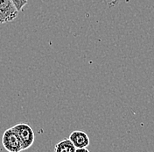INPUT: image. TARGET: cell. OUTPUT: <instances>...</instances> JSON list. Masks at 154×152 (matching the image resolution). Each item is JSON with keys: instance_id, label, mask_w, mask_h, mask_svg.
<instances>
[{"instance_id": "4", "label": "cell", "mask_w": 154, "mask_h": 152, "mask_svg": "<svg viewBox=\"0 0 154 152\" xmlns=\"http://www.w3.org/2000/svg\"><path fill=\"white\" fill-rule=\"evenodd\" d=\"M69 139L76 149L87 148L90 143L88 135L82 130H75L72 132L69 135Z\"/></svg>"}, {"instance_id": "1", "label": "cell", "mask_w": 154, "mask_h": 152, "mask_svg": "<svg viewBox=\"0 0 154 152\" xmlns=\"http://www.w3.org/2000/svg\"><path fill=\"white\" fill-rule=\"evenodd\" d=\"M20 138L22 149L26 150L30 148L35 141V134L31 128V126L26 123H19L12 127Z\"/></svg>"}, {"instance_id": "2", "label": "cell", "mask_w": 154, "mask_h": 152, "mask_svg": "<svg viewBox=\"0 0 154 152\" xmlns=\"http://www.w3.org/2000/svg\"><path fill=\"white\" fill-rule=\"evenodd\" d=\"M4 148L9 152H19L23 150L20 138L16 131L11 128L5 131L2 138Z\"/></svg>"}, {"instance_id": "6", "label": "cell", "mask_w": 154, "mask_h": 152, "mask_svg": "<svg viewBox=\"0 0 154 152\" xmlns=\"http://www.w3.org/2000/svg\"><path fill=\"white\" fill-rule=\"evenodd\" d=\"M12 2V4L14 5V6L16 7V9L19 11H22L24 10V7L27 5L28 0H11Z\"/></svg>"}, {"instance_id": "3", "label": "cell", "mask_w": 154, "mask_h": 152, "mask_svg": "<svg viewBox=\"0 0 154 152\" xmlns=\"http://www.w3.org/2000/svg\"><path fill=\"white\" fill-rule=\"evenodd\" d=\"M19 11L11 0H0V24L11 22L18 17Z\"/></svg>"}, {"instance_id": "7", "label": "cell", "mask_w": 154, "mask_h": 152, "mask_svg": "<svg viewBox=\"0 0 154 152\" xmlns=\"http://www.w3.org/2000/svg\"><path fill=\"white\" fill-rule=\"evenodd\" d=\"M80 151H83V152H88V150L87 148H81V149H76L75 152H80Z\"/></svg>"}, {"instance_id": "5", "label": "cell", "mask_w": 154, "mask_h": 152, "mask_svg": "<svg viewBox=\"0 0 154 152\" xmlns=\"http://www.w3.org/2000/svg\"><path fill=\"white\" fill-rule=\"evenodd\" d=\"M75 150L76 148L75 147V145L70 141L69 138L60 141L54 147L55 152H75Z\"/></svg>"}]
</instances>
